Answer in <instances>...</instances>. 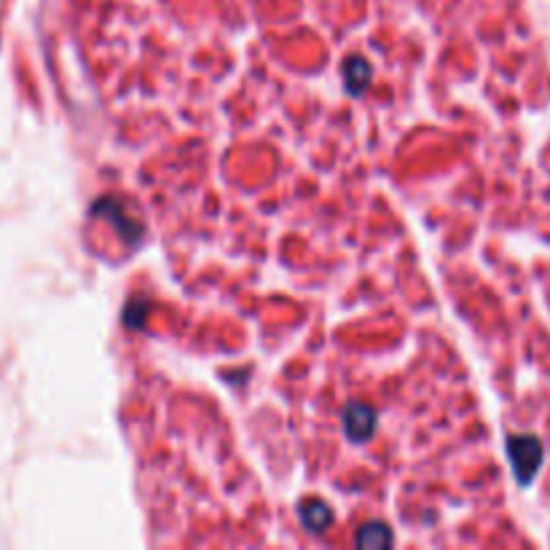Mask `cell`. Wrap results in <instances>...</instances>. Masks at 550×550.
<instances>
[{"mask_svg": "<svg viewBox=\"0 0 550 550\" xmlns=\"http://www.w3.org/2000/svg\"><path fill=\"white\" fill-rule=\"evenodd\" d=\"M508 457L521 486H529L543 465V443L535 435H511L508 438Z\"/></svg>", "mask_w": 550, "mask_h": 550, "instance_id": "6da1fadb", "label": "cell"}, {"mask_svg": "<svg viewBox=\"0 0 550 550\" xmlns=\"http://www.w3.org/2000/svg\"><path fill=\"white\" fill-rule=\"evenodd\" d=\"M376 408L365 406V403H349L344 408V430H347V438L355 441V443H363L368 438H374L376 433Z\"/></svg>", "mask_w": 550, "mask_h": 550, "instance_id": "7a4b0ae2", "label": "cell"}, {"mask_svg": "<svg viewBox=\"0 0 550 550\" xmlns=\"http://www.w3.org/2000/svg\"><path fill=\"white\" fill-rule=\"evenodd\" d=\"M374 81V64L363 56H349L344 62V83L349 94H363Z\"/></svg>", "mask_w": 550, "mask_h": 550, "instance_id": "3957f363", "label": "cell"}, {"mask_svg": "<svg viewBox=\"0 0 550 550\" xmlns=\"http://www.w3.org/2000/svg\"><path fill=\"white\" fill-rule=\"evenodd\" d=\"M298 513H301V524H304L306 532H312V535L328 532L331 524H333V511H331L325 503H320V500H304L301 508H298Z\"/></svg>", "mask_w": 550, "mask_h": 550, "instance_id": "277c9868", "label": "cell"}, {"mask_svg": "<svg viewBox=\"0 0 550 550\" xmlns=\"http://www.w3.org/2000/svg\"><path fill=\"white\" fill-rule=\"evenodd\" d=\"M392 543H395L392 529L387 524H382V521H368L355 535L357 548H392Z\"/></svg>", "mask_w": 550, "mask_h": 550, "instance_id": "5b68a950", "label": "cell"}]
</instances>
